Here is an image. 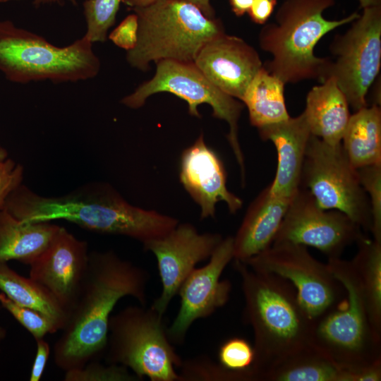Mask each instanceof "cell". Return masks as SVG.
Masks as SVG:
<instances>
[{"mask_svg":"<svg viewBox=\"0 0 381 381\" xmlns=\"http://www.w3.org/2000/svg\"><path fill=\"white\" fill-rule=\"evenodd\" d=\"M23 166L8 158L0 167V210L4 207L7 196L23 179Z\"/></svg>","mask_w":381,"mask_h":381,"instance_id":"obj_34","label":"cell"},{"mask_svg":"<svg viewBox=\"0 0 381 381\" xmlns=\"http://www.w3.org/2000/svg\"><path fill=\"white\" fill-rule=\"evenodd\" d=\"M64 381H141L127 368L113 363L104 365L94 360L82 367L65 371Z\"/></svg>","mask_w":381,"mask_h":381,"instance_id":"obj_30","label":"cell"},{"mask_svg":"<svg viewBox=\"0 0 381 381\" xmlns=\"http://www.w3.org/2000/svg\"><path fill=\"white\" fill-rule=\"evenodd\" d=\"M138 17L133 13L126 16L109 35V39L126 52L133 49L138 40Z\"/></svg>","mask_w":381,"mask_h":381,"instance_id":"obj_35","label":"cell"},{"mask_svg":"<svg viewBox=\"0 0 381 381\" xmlns=\"http://www.w3.org/2000/svg\"><path fill=\"white\" fill-rule=\"evenodd\" d=\"M260 381H354V377L313 346L270 370Z\"/></svg>","mask_w":381,"mask_h":381,"instance_id":"obj_25","label":"cell"},{"mask_svg":"<svg viewBox=\"0 0 381 381\" xmlns=\"http://www.w3.org/2000/svg\"><path fill=\"white\" fill-rule=\"evenodd\" d=\"M8 153L6 149L0 146V167L8 158Z\"/></svg>","mask_w":381,"mask_h":381,"instance_id":"obj_44","label":"cell"},{"mask_svg":"<svg viewBox=\"0 0 381 381\" xmlns=\"http://www.w3.org/2000/svg\"><path fill=\"white\" fill-rule=\"evenodd\" d=\"M341 145L352 166L381 165V110L374 104L350 116Z\"/></svg>","mask_w":381,"mask_h":381,"instance_id":"obj_23","label":"cell"},{"mask_svg":"<svg viewBox=\"0 0 381 381\" xmlns=\"http://www.w3.org/2000/svg\"><path fill=\"white\" fill-rule=\"evenodd\" d=\"M345 298L314 320L313 345L341 368L353 374L381 361V339L375 334L362 291L351 260L328 259Z\"/></svg>","mask_w":381,"mask_h":381,"instance_id":"obj_7","label":"cell"},{"mask_svg":"<svg viewBox=\"0 0 381 381\" xmlns=\"http://www.w3.org/2000/svg\"><path fill=\"white\" fill-rule=\"evenodd\" d=\"M352 23L332 42L335 60H330L325 80L334 77L349 105L357 111L368 106L366 95L380 68L381 5L363 8Z\"/></svg>","mask_w":381,"mask_h":381,"instance_id":"obj_11","label":"cell"},{"mask_svg":"<svg viewBox=\"0 0 381 381\" xmlns=\"http://www.w3.org/2000/svg\"><path fill=\"white\" fill-rule=\"evenodd\" d=\"M241 262L254 270L272 273L288 280L313 320L329 311L346 296L344 286L328 264L316 260L303 245L273 243Z\"/></svg>","mask_w":381,"mask_h":381,"instance_id":"obj_12","label":"cell"},{"mask_svg":"<svg viewBox=\"0 0 381 381\" xmlns=\"http://www.w3.org/2000/svg\"><path fill=\"white\" fill-rule=\"evenodd\" d=\"M263 140H270L277 152L275 176L269 185L274 195L291 199L300 188L308 140L312 135L303 113L296 117L258 129Z\"/></svg>","mask_w":381,"mask_h":381,"instance_id":"obj_19","label":"cell"},{"mask_svg":"<svg viewBox=\"0 0 381 381\" xmlns=\"http://www.w3.org/2000/svg\"><path fill=\"white\" fill-rule=\"evenodd\" d=\"M358 251L351 260L362 291L375 335L381 339V242L365 236L357 243Z\"/></svg>","mask_w":381,"mask_h":381,"instance_id":"obj_27","label":"cell"},{"mask_svg":"<svg viewBox=\"0 0 381 381\" xmlns=\"http://www.w3.org/2000/svg\"><path fill=\"white\" fill-rule=\"evenodd\" d=\"M179 368V381H253L250 368L231 370L205 356L182 361Z\"/></svg>","mask_w":381,"mask_h":381,"instance_id":"obj_28","label":"cell"},{"mask_svg":"<svg viewBox=\"0 0 381 381\" xmlns=\"http://www.w3.org/2000/svg\"><path fill=\"white\" fill-rule=\"evenodd\" d=\"M149 279L147 270L112 250L90 252L86 272L53 348L56 365L66 371L102 357L117 302L131 296L146 306Z\"/></svg>","mask_w":381,"mask_h":381,"instance_id":"obj_1","label":"cell"},{"mask_svg":"<svg viewBox=\"0 0 381 381\" xmlns=\"http://www.w3.org/2000/svg\"><path fill=\"white\" fill-rule=\"evenodd\" d=\"M335 0H284L274 22L265 24L259 34L261 49L272 55L263 67L284 84L307 79L325 78L330 59L314 54L318 41L327 33L358 18L355 12L329 20L323 12Z\"/></svg>","mask_w":381,"mask_h":381,"instance_id":"obj_4","label":"cell"},{"mask_svg":"<svg viewBox=\"0 0 381 381\" xmlns=\"http://www.w3.org/2000/svg\"><path fill=\"white\" fill-rule=\"evenodd\" d=\"M234 259V238H223L205 266L195 268L181 285L178 294L180 308L167 335L174 344H182L192 324L209 317L228 301L231 284L220 277Z\"/></svg>","mask_w":381,"mask_h":381,"instance_id":"obj_15","label":"cell"},{"mask_svg":"<svg viewBox=\"0 0 381 381\" xmlns=\"http://www.w3.org/2000/svg\"><path fill=\"white\" fill-rule=\"evenodd\" d=\"M381 380V361L366 366L355 373L354 381Z\"/></svg>","mask_w":381,"mask_h":381,"instance_id":"obj_38","label":"cell"},{"mask_svg":"<svg viewBox=\"0 0 381 381\" xmlns=\"http://www.w3.org/2000/svg\"><path fill=\"white\" fill-rule=\"evenodd\" d=\"M179 179L199 205L202 219L214 217L216 205L219 202H225L232 214L243 205L242 200L227 188L224 164L217 153L206 144L202 133L182 152Z\"/></svg>","mask_w":381,"mask_h":381,"instance_id":"obj_17","label":"cell"},{"mask_svg":"<svg viewBox=\"0 0 381 381\" xmlns=\"http://www.w3.org/2000/svg\"><path fill=\"white\" fill-rule=\"evenodd\" d=\"M222 239L219 234H200L191 224L179 223L165 235L143 244L156 258L162 283L161 294L151 307L164 315L183 281L198 263L210 258Z\"/></svg>","mask_w":381,"mask_h":381,"instance_id":"obj_14","label":"cell"},{"mask_svg":"<svg viewBox=\"0 0 381 381\" xmlns=\"http://www.w3.org/2000/svg\"><path fill=\"white\" fill-rule=\"evenodd\" d=\"M253 0H229L231 11L236 16H242L248 13Z\"/></svg>","mask_w":381,"mask_h":381,"instance_id":"obj_39","label":"cell"},{"mask_svg":"<svg viewBox=\"0 0 381 381\" xmlns=\"http://www.w3.org/2000/svg\"><path fill=\"white\" fill-rule=\"evenodd\" d=\"M291 199L274 195L269 186L260 193L233 237L234 260L245 261L272 245Z\"/></svg>","mask_w":381,"mask_h":381,"instance_id":"obj_20","label":"cell"},{"mask_svg":"<svg viewBox=\"0 0 381 381\" xmlns=\"http://www.w3.org/2000/svg\"><path fill=\"white\" fill-rule=\"evenodd\" d=\"M164 315L151 306H128L109 321L104 358L123 365L141 380L179 381L182 363L167 335Z\"/></svg>","mask_w":381,"mask_h":381,"instance_id":"obj_8","label":"cell"},{"mask_svg":"<svg viewBox=\"0 0 381 381\" xmlns=\"http://www.w3.org/2000/svg\"><path fill=\"white\" fill-rule=\"evenodd\" d=\"M219 363L224 368L236 371L246 370L255 359L253 346L246 339L233 337L225 341L218 351Z\"/></svg>","mask_w":381,"mask_h":381,"instance_id":"obj_33","label":"cell"},{"mask_svg":"<svg viewBox=\"0 0 381 381\" xmlns=\"http://www.w3.org/2000/svg\"><path fill=\"white\" fill-rule=\"evenodd\" d=\"M0 304L34 337L44 338L47 334H54L59 330L56 322L44 314L35 310L21 306L0 293Z\"/></svg>","mask_w":381,"mask_h":381,"instance_id":"obj_31","label":"cell"},{"mask_svg":"<svg viewBox=\"0 0 381 381\" xmlns=\"http://www.w3.org/2000/svg\"><path fill=\"white\" fill-rule=\"evenodd\" d=\"M199 8L209 18H214V11L210 0H186Z\"/></svg>","mask_w":381,"mask_h":381,"instance_id":"obj_40","label":"cell"},{"mask_svg":"<svg viewBox=\"0 0 381 381\" xmlns=\"http://www.w3.org/2000/svg\"><path fill=\"white\" fill-rule=\"evenodd\" d=\"M193 62L217 87L239 100L263 66L253 47L225 32L206 42Z\"/></svg>","mask_w":381,"mask_h":381,"instance_id":"obj_18","label":"cell"},{"mask_svg":"<svg viewBox=\"0 0 381 381\" xmlns=\"http://www.w3.org/2000/svg\"><path fill=\"white\" fill-rule=\"evenodd\" d=\"M64 1H71L75 3L76 0H32V4L35 6H40L42 5L52 4H59Z\"/></svg>","mask_w":381,"mask_h":381,"instance_id":"obj_42","label":"cell"},{"mask_svg":"<svg viewBox=\"0 0 381 381\" xmlns=\"http://www.w3.org/2000/svg\"><path fill=\"white\" fill-rule=\"evenodd\" d=\"M123 0H85L83 12L86 22L85 36L92 43L104 42L109 28L114 24Z\"/></svg>","mask_w":381,"mask_h":381,"instance_id":"obj_29","label":"cell"},{"mask_svg":"<svg viewBox=\"0 0 381 381\" xmlns=\"http://www.w3.org/2000/svg\"><path fill=\"white\" fill-rule=\"evenodd\" d=\"M60 226L23 222L0 210V263L17 260L30 265L49 247Z\"/></svg>","mask_w":381,"mask_h":381,"instance_id":"obj_22","label":"cell"},{"mask_svg":"<svg viewBox=\"0 0 381 381\" xmlns=\"http://www.w3.org/2000/svg\"><path fill=\"white\" fill-rule=\"evenodd\" d=\"M156 1L157 0H123L122 3L133 8L136 7L146 6Z\"/></svg>","mask_w":381,"mask_h":381,"instance_id":"obj_41","label":"cell"},{"mask_svg":"<svg viewBox=\"0 0 381 381\" xmlns=\"http://www.w3.org/2000/svg\"><path fill=\"white\" fill-rule=\"evenodd\" d=\"M364 237L361 227L346 214L322 209L311 193L300 187L290 200L273 243L311 246L330 259L340 258L348 246Z\"/></svg>","mask_w":381,"mask_h":381,"instance_id":"obj_13","label":"cell"},{"mask_svg":"<svg viewBox=\"0 0 381 381\" xmlns=\"http://www.w3.org/2000/svg\"><path fill=\"white\" fill-rule=\"evenodd\" d=\"M284 83L262 66L248 86L242 102L249 120L258 129L288 119L284 100Z\"/></svg>","mask_w":381,"mask_h":381,"instance_id":"obj_24","label":"cell"},{"mask_svg":"<svg viewBox=\"0 0 381 381\" xmlns=\"http://www.w3.org/2000/svg\"><path fill=\"white\" fill-rule=\"evenodd\" d=\"M6 334H7L6 329L4 327L0 326V351H1V343L5 339Z\"/></svg>","mask_w":381,"mask_h":381,"instance_id":"obj_45","label":"cell"},{"mask_svg":"<svg viewBox=\"0 0 381 381\" xmlns=\"http://www.w3.org/2000/svg\"><path fill=\"white\" fill-rule=\"evenodd\" d=\"M356 169L360 183L370 202L373 239L381 242V165L366 166Z\"/></svg>","mask_w":381,"mask_h":381,"instance_id":"obj_32","label":"cell"},{"mask_svg":"<svg viewBox=\"0 0 381 381\" xmlns=\"http://www.w3.org/2000/svg\"><path fill=\"white\" fill-rule=\"evenodd\" d=\"M35 341L36 354L30 371V381H39L42 378L51 351L49 343L44 338L35 339Z\"/></svg>","mask_w":381,"mask_h":381,"instance_id":"obj_36","label":"cell"},{"mask_svg":"<svg viewBox=\"0 0 381 381\" xmlns=\"http://www.w3.org/2000/svg\"><path fill=\"white\" fill-rule=\"evenodd\" d=\"M300 187L307 189L322 209L340 211L362 229L370 231L369 200L341 143L332 145L310 135Z\"/></svg>","mask_w":381,"mask_h":381,"instance_id":"obj_10","label":"cell"},{"mask_svg":"<svg viewBox=\"0 0 381 381\" xmlns=\"http://www.w3.org/2000/svg\"><path fill=\"white\" fill-rule=\"evenodd\" d=\"M132 11L138 17V40L126 52V61L143 71L162 60L193 62L206 42L224 33L219 20L186 0H157Z\"/></svg>","mask_w":381,"mask_h":381,"instance_id":"obj_5","label":"cell"},{"mask_svg":"<svg viewBox=\"0 0 381 381\" xmlns=\"http://www.w3.org/2000/svg\"><path fill=\"white\" fill-rule=\"evenodd\" d=\"M0 290L16 304L39 311L52 319L61 330L68 313L43 286L0 263Z\"/></svg>","mask_w":381,"mask_h":381,"instance_id":"obj_26","label":"cell"},{"mask_svg":"<svg viewBox=\"0 0 381 381\" xmlns=\"http://www.w3.org/2000/svg\"><path fill=\"white\" fill-rule=\"evenodd\" d=\"M4 207L23 222L64 220L143 244L165 235L179 223L172 217L132 205L112 186L102 181L87 183L56 196L40 195L21 183L7 196Z\"/></svg>","mask_w":381,"mask_h":381,"instance_id":"obj_2","label":"cell"},{"mask_svg":"<svg viewBox=\"0 0 381 381\" xmlns=\"http://www.w3.org/2000/svg\"><path fill=\"white\" fill-rule=\"evenodd\" d=\"M360 6L365 8L370 6H380L381 0H358Z\"/></svg>","mask_w":381,"mask_h":381,"instance_id":"obj_43","label":"cell"},{"mask_svg":"<svg viewBox=\"0 0 381 381\" xmlns=\"http://www.w3.org/2000/svg\"><path fill=\"white\" fill-rule=\"evenodd\" d=\"M88 243L61 226L45 251L30 265L29 277L67 311L76 298L89 260Z\"/></svg>","mask_w":381,"mask_h":381,"instance_id":"obj_16","label":"cell"},{"mask_svg":"<svg viewBox=\"0 0 381 381\" xmlns=\"http://www.w3.org/2000/svg\"><path fill=\"white\" fill-rule=\"evenodd\" d=\"M244 297V318L253 332V381L270 370L313 347L314 320L301 303L296 290L276 274L254 270L234 260Z\"/></svg>","mask_w":381,"mask_h":381,"instance_id":"obj_3","label":"cell"},{"mask_svg":"<svg viewBox=\"0 0 381 381\" xmlns=\"http://www.w3.org/2000/svg\"><path fill=\"white\" fill-rule=\"evenodd\" d=\"M314 86L306 97L303 114L312 135L338 145L350 118L349 105L334 77Z\"/></svg>","mask_w":381,"mask_h":381,"instance_id":"obj_21","label":"cell"},{"mask_svg":"<svg viewBox=\"0 0 381 381\" xmlns=\"http://www.w3.org/2000/svg\"><path fill=\"white\" fill-rule=\"evenodd\" d=\"M85 35L71 44L57 47L43 37L0 21V71L13 83L49 80L78 82L92 79L101 64Z\"/></svg>","mask_w":381,"mask_h":381,"instance_id":"obj_6","label":"cell"},{"mask_svg":"<svg viewBox=\"0 0 381 381\" xmlns=\"http://www.w3.org/2000/svg\"><path fill=\"white\" fill-rule=\"evenodd\" d=\"M277 4V0H253L248 13L253 22L263 25L272 14Z\"/></svg>","mask_w":381,"mask_h":381,"instance_id":"obj_37","label":"cell"},{"mask_svg":"<svg viewBox=\"0 0 381 381\" xmlns=\"http://www.w3.org/2000/svg\"><path fill=\"white\" fill-rule=\"evenodd\" d=\"M156 64L154 76L121 99V102L131 109H138L150 96L167 92L185 100L189 114L197 118L201 117L198 106L209 104L212 116L226 121L229 125L227 139L240 167L242 181H244V157L238 131L242 104L212 84L193 61L162 60Z\"/></svg>","mask_w":381,"mask_h":381,"instance_id":"obj_9","label":"cell"}]
</instances>
